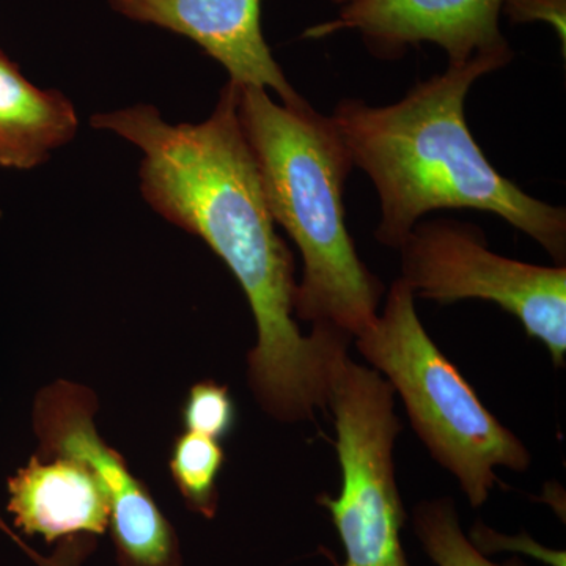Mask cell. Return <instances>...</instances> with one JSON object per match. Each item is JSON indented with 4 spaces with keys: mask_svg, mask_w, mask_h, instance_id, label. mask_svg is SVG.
<instances>
[{
    "mask_svg": "<svg viewBox=\"0 0 566 566\" xmlns=\"http://www.w3.org/2000/svg\"><path fill=\"white\" fill-rule=\"evenodd\" d=\"M238 84L227 82L211 117L167 123L137 104L95 114V129L142 151L140 192L166 221L203 240L232 271L251 304L256 345L249 385L263 411L281 422L314 420L327 409L335 371L354 338L329 324L301 333L294 319L293 255L275 229L262 177L238 118Z\"/></svg>",
    "mask_w": 566,
    "mask_h": 566,
    "instance_id": "cell-1",
    "label": "cell"
},
{
    "mask_svg": "<svg viewBox=\"0 0 566 566\" xmlns=\"http://www.w3.org/2000/svg\"><path fill=\"white\" fill-rule=\"evenodd\" d=\"M512 59L513 52L480 54L449 65L389 106L354 98L335 106L331 120L379 196V243L400 249L428 212L469 208L504 219L565 266V208L528 196L499 174L465 123L472 85Z\"/></svg>",
    "mask_w": 566,
    "mask_h": 566,
    "instance_id": "cell-2",
    "label": "cell"
},
{
    "mask_svg": "<svg viewBox=\"0 0 566 566\" xmlns=\"http://www.w3.org/2000/svg\"><path fill=\"white\" fill-rule=\"evenodd\" d=\"M238 87V118L271 214L303 256L294 316L359 337L378 318L386 289L357 255L346 227L348 147L331 117L305 99L286 106L264 88Z\"/></svg>",
    "mask_w": 566,
    "mask_h": 566,
    "instance_id": "cell-3",
    "label": "cell"
},
{
    "mask_svg": "<svg viewBox=\"0 0 566 566\" xmlns=\"http://www.w3.org/2000/svg\"><path fill=\"white\" fill-rule=\"evenodd\" d=\"M415 293L398 277L385 312L364 334L357 349L403 400L420 441L479 509L497 482L495 468L527 471L531 453L480 400L474 387L424 331Z\"/></svg>",
    "mask_w": 566,
    "mask_h": 566,
    "instance_id": "cell-4",
    "label": "cell"
},
{
    "mask_svg": "<svg viewBox=\"0 0 566 566\" xmlns=\"http://www.w3.org/2000/svg\"><path fill=\"white\" fill-rule=\"evenodd\" d=\"M395 390L375 368L346 357L331 382L327 409L335 423L340 494L318 495L345 547V564L409 566L401 531L406 513L395 479L394 447L403 423Z\"/></svg>",
    "mask_w": 566,
    "mask_h": 566,
    "instance_id": "cell-5",
    "label": "cell"
},
{
    "mask_svg": "<svg viewBox=\"0 0 566 566\" xmlns=\"http://www.w3.org/2000/svg\"><path fill=\"white\" fill-rule=\"evenodd\" d=\"M401 279L415 296L438 304H497L542 342L557 368L566 359V266H538L488 248L474 223L439 218L419 222L398 249Z\"/></svg>",
    "mask_w": 566,
    "mask_h": 566,
    "instance_id": "cell-6",
    "label": "cell"
},
{
    "mask_svg": "<svg viewBox=\"0 0 566 566\" xmlns=\"http://www.w3.org/2000/svg\"><path fill=\"white\" fill-rule=\"evenodd\" d=\"M95 394L76 382L41 389L33 405L40 458L81 461L102 483L109 502V528L120 566H181L180 543L144 483L117 450L98 434Z\"/></svg>",
    "mask_w": 566,
    "mask_h": 566,
    "instance_id": "cell-7",
    "label": "cell"
},
{
    "mask_svg": "<svg viewBox=\"0 0 566 566\" xmlns=\"http://www.w3.org/2000/svg\"><path fill=\"white\" fill-rule=\"evenodd\" d=\"M505 0H349L334 21L314 25L305 39L356 31L370 54L397 61L420 43L444 50L449 65L480 54L513 52L499 28Z\"/></svg>",
    "mask_w": 566,
    "mask_h": 566,
    "instance_id": "cell-8",
    "label": "cell"
},
{
    "mask_svg": "<svg viewBox=\"0 0 566 566\" xmlns=\"http://www.w3.org/2000/svg\"><path fill=\"white\" fill-rule=\"evenodd\" d=\"M109 3L129 20L158 25L193 41L221 63L233 84L271 88L286 106L303 102L264 41L262 0H109Z\"/></svg>",
    "mask_w": 566,
    "mask_h": 566,
    "instance_id": "cell-9",
    "label": "cell"
},
{
    "mask_svg": "<svg viewBox=\"0 0 566 566\" xmlns=\"http://www.w3.org/2000/svg\"><path fill=\"white\" fill-rule=\"evenodd\" d=\"M9 512L14 526L48 543L109 528L111 509L102 483L81 461L33 455L10 476Z\"/></svg>",
    "mask_w": 566,
    "mask_h": 566,
    "instance_id": "cell-10",
    "label": "cell"
},
{
    "mask_svg": "<svg viewBox=\"0 0 566 566\" xmlns=\"http://www.w3.org/2000/svg\"><path fill=\"white\" fill-rule=\"evenodd\" d=\"M76 109L59 91H41L0 51V167L31 170L69 144Z\"/></svg>",
    "mask_w": 566,
    "mask_h": 566,
    "instance_id": "cell-11",
    "label": "cell"
},
{
    "mask_svg": "<svg viewBox=\"0 0 566 566\" xmlns=\"http://www.w3.org/2000/svg\"><path fill=\"white\" fill-rule=\"evenodd\" d=\"M223 461L226 453L216 439L192 431L175 439L170 457L174 482L189 509L208 520L218 512V480Z\"/></svg>",
    "mask_w": 566,
    "mask_h": 566,
    "instance_id": "cell-12",
    "label": "cell"
},
{
    "mask_svg": "<svg viewBox=\"0 0 566 566\" xmlns=\"http://www.w3.org/2000/svg\"><path fill=\"white\" fill-rule=\"evenodd\" d=\"M412 524L420 545L436 566H524L517 558L502 565L491 562L464 534L452 497L419 502Z\"/></svg>",
    "mask_w": 566,
    "mask_h": 566,
    "instance_id": "cell-13",
    "label": "cell"
},
{
    "mask_svg": "<svg viewBox=\"0 0 566 566\" xmlns=\"http://www.w3.org/2000/svg\"><path fill=\"white\" fill-rule=\"evenodd\" d=\"M186 431L208 436L221 442L237 423V405L229 387L214 381L197 382L181 409Z\"/></svg>",
    "mask_w": 566,
    "mask_h": 566,
    "instance_id": "cell-14",
    "label": "cell"
},
{
    "mask_svg": "<svg viewBox=\"0 0 566 566\" xmlns=\"http://www.w3.org/2000/svg\"><path fill=\"white\" fill-rule=\"evenodd\" d=\"M502 11L513 24L546 22L562 40V51L566 48V0H505Z\"/></svg>",
    "mask_w": 566,
    "mask_h": 566,
    "instance_id": "cell-15",
    "label": "cell"
},
{
    "mask_svg": "<svg viewBox=\"0 0 566 566\" xmlns=\"http://www.w3.org/2000/svg\"><path fill=\"white\" fill-rule=\"evenodd\" d=\"M0 532L9 536L11 542L24 551L25 556L31 557L39 566H82V562L91 554L93 547L92 535L71 536L63 539L57 546L55 553L50 557L41 556L35 549H32L17 532L13 531L0 516Z\"/></svg>",
    "mask_w": 566,
    "mask_h": 566,
    "instance_id": "cell-16",
    "label": "cell"
},
{
    "mask_svg": "<svg viewBox=\"0 0 566 566\" xmlns=\"http://www.w3.org/2000/svg\"><path fill=\"white\" fill-rule=\"evenodd\" d=\"M334 3H337V6H345L346 2H349V0H333Z\"/></svg>",
    "mask_w": 566,
    "mask_h": 566,
    "instance_id": "cell-17",
    "label": "cell"
}]
</instances>
